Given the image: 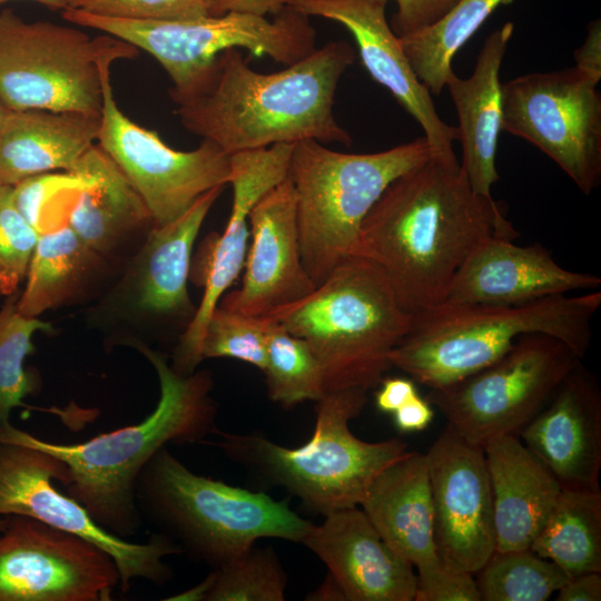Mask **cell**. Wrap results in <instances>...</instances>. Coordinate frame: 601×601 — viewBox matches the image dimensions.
Here are the masks:
<instances>
[{"label": "cell", "instance_id": "obj_25", "mask_svg": "<svg viewBox=\"0 0 601 601\" xmlns=\"http://www.w3.org/2000/svg\"><path fill=\"white\" fill-rule=\"evenodd\" d=\"M514 24L505 22L484 41L473 73L465 79L452 73L445 87L459 116L462 149L460 167L472 189L492 198V186L500 179L495 156L502 121L500 69Z\"/></svg>", "mask_w": 601, "mask_h": 601}, {"label": "cell", "instance_id": "obj_11", "mask_svg": "<svg viewBox=\"0 0 601 601\" xmlns=\"http://www.w3.org/2000/svg\"><path fill=\"white\" fill-rule=\"evenodd\" d=\"M138 49L109 35L90 37L51 21L0 11V99L8 110L46 109L100 116V59Z\"/></svg>", "mask_w": 601, "mask_h": 601}, {"label": "cell", "instance_id": "obj_50", "mask_svg": "<svg viewBox=\"0 0 601 601\" xmlns=\"http://www.w3.org/2000/svg\"><path fill=\"white\" fill-rule=\"evenodd\" d=\"M9 111L10 110L7 109V107L3 105V102L0 99V130L3 126V122Z\"/></svg>", "mask_w": 601, "mask_h": 601}, {"label": "cell", "instance_id": "obj_42", "mask_svg": "<svg viewBox=\"0 0 601 601\" xmlns=\"http://www.w3.org/2000/svg\"><path fill=\"white\" fill-rule=\"evenodd\" d=\"M377 386L380 387L375 393V405L382 413L393 414L418 394L411 377H383Z\"/></svg>", "mask_w": 601, "mask_h": 601}, {"label": "cell", "instance_id": "obj_26", "mask_svg": "<svg viewBox=\"0 0 601 601\" xmlns=\"http://www.w3.org/2000/svg\"><path fill=\"white\" fill-rule=\"evenodd\" d=\"M490 475L495 550L530 549L562 485L518 435L483 445Z\"/></svg>", "mask_w": 601, "mask_h": 601}, {"label": "cell", "instance_id": "obj_15", "mask_svg": "<svg viewBox=\"0 0 601 601\" xmlns=\"http://www.w3.org/2000/svg\"><path fill=\"white\" fill-rule=\"evenodd\" d=\"M65 476L66 465L57 456L28 445L0 443V516H29L98 545L115 560L122 593L138 579L156 585L171 579L165 559L181 554L173 540L157 532L135 543L105 530L79 502L55 486Z\"/></svg>", "mask_w": 601, "mask_h": 601}, {"label": "cell", "instance_id": "obj_21", "mask_svg": "<svg viewBox=\"0 0 601 601\" xmlns=\"http://www.w3.org/2000/svg\"><path fill=\"white\" fill-rule=\"evenodd\" d=\"M562 487H599L601 390L579 362L518 434Z\"/></svg>", "mask_w": 601, "mask_h": 601}, {"label": "cell", "instance_id": "obj_12", "mask_svg": "<svg viewBox=\"0 0 601 601\" xmlns=\"http://www.w3.org/2000/svg\"><path fill=\"white\" fill-rule=\"evenodd\" d=\"M579 362L562 341L530 333L486 367L430 390L426 400L461 436L483 446L496 436L518 435Z\"/></svg>", "mask_w": 601, "mask_h": 601}, {"label": "cell", "instance_id": "obj_30", "mask_svg": "<svg viewBox=\"0 0 601 601\" xmlns=\"http://www.w3.org/2000/svg\"><path fill=\"white\" fill-rule=\"evenodd\" d=\"M530 550L569 578L601 572L600 487H562Z\"/></svg>", "mask_w": 601, "mask_h": 601}, {"label": "cell", "instance_id": "obj_19", "mask_svg": "<svg viewBox=\"0 0 601 601\" xmlns=\"http://www.w3.org/2000/svg\"><path fill=\"white\" fill-rule=\"evenodd\" d=\"M248 224L250 240L240 287L223 296L217 306L268 317L317 287L302 260L296 195L289 176L252 208Z\"/></svg>", "mask_w": 601, "mask_h": 601}, {"label": "cell", "instance_id": "obj_33", "mask_svg": "<svg viewBox=\"0 0 601 601\" xmlns=\"http://www.w3.org/2000/svg\"><path fill=\"white\" fill-rule=\"evenodd\" d=\"M266 377L269 398L286 408L325 394L323 371L308 344L269 317Z\"/></svg>", "mask_w": 601, "mask_h": 601}, {"label": "cell", "instance_id": "obj_7", "mask_svg": "<svg viewBox=\"0 0 601 601\" xmlns=\"http://www.w3.org/2000/svg\"><path fill=\"white\" fill-rule=\"evenodd\" d=\"M268 317L308 344L321 364L325 393L377 387L393 368L390 355L413 318L382 270L357 255L335 267L307 297Z\"/></svg>", "mask_w": 601, "mask_h": 601}, {"label": "cell", "instance_id": "obj_13", "mask_svg": "<svg viewBox=\"0 0 601 601\" xmlns=\"http://www.w3.org/2000/svg\"><path fill=\"white\" fill-rule=\"evenodd\" d=\"M599 81L574 66L502 85L501 129L539 148L587 196L601 181Z\"/></svg>", "mask_w": 601, "mask_h": 601}, {"label": "cell", "instance_id": "obj_34", "mask_svg": "<svg viewBox=\"0 0 601 601\" xmlns=\"http://www.w3.org/2000/svg\"><path fill=\"white\" fill-rule=\"evenodd\" d=\"M19 294L6 297L0 308V424L10 421L13 408L27 406L23 400L38 391L39 382L24 368V361L35 349L33 334L53 331L50 323L20 314Z\"/></svg>", "mask_w": 601, "mask_h": 601}, {"label": "cell", "instance_id": "obj_24", "mask_svg": "<svg viewBox=\"0 0 601 601\" xmlns=\"http://www.w3.org/2000/svg\"><path fill=\"white\" fill-rule=\"evenodd\" d=\"M69 173L83 188L66 223L89 247L122 268L155 226L146 204L98 144Z\"/></svg>", "mask_w": 601, "mask_h": 601}, {"label": "cell", "instance_id": "obj_40", "mask_svg": "<svg viewBox=\"0 0 601 601\" xmlns=\"http://www.w3.org/2000/svg\"><path fill=\"white\" fill-rule=\"evenodd\" d=\"M83 188V183L70 173H45L28 177L12 186L13 203L21 216L41 234L46 230V211L58 194Z\"/></svg>", "mask_w": 601, "mask_h": 601}, {"label": "cell", "instance_id": "obj_8", "mask_svg": "<svg viewBox=\"0 0 601 601\" xmlns=\"http://www.w3.org/2000/svg\"><path fill=\"white\" fill-rule=\"evenodd\" d=\"M433 157L426 138L371 154L294 145L288 176L296 195L303 264L316 285L355 255L361 226L390 184Z\"/></svg>", "mask_w": 601, "mask_h": 601}, {"label": "cell", "instance_id": "obj_22", "mask_svg": "<svg viewBox=\"0 0 601 601\" xmlns=\"http://www.w3.org/2000/svg\"><path fill=\"white\" fill-rule=\"evenodd\" d=\"M327 566L345 601H414L416 573L358 506L313 524L302 543Z\"/></svg>", "mask_w": 601, "mask_h": 601}, {"label": "cell", "instance_id": "obj_35", "mask_svg": "<svg viewBox=\"0 0 601 601\" xmlns=\"http://www.w3.org/2000/svg\"><path fill=\"white\" fill-rule=\"evenodd\" d=\"M205 601H284L287 578L272 548L252 546L229 563L210 571Z\"/></svg>", "mask_w": 601, "mask_h": 601}, {"label": "cell", "instance_id": "obj_14", "mask_svg": "<svg viewBox=\"0 0 601 601\" xmlns=\"http://www.w3.org/2000/svg\"><path fill=\"white\" fill-rule=\"evenodd\" d=\"M127 52L100 59L102 107L98 146L116 164L146 204L155 226L180 217L208 190L229 181L230 155L209 140L189 151L166 145L158 132L128 118L118 107L110 67Z\"/></svg>", "mask_w": 601, "mask_h": 601}, {"label": "cell", "instance_id": "obj_28", "mask_svg": "<svg viewBox=\"0 0 601 601\" xmlns=\"http://www.w3.org/2000/svg\"><path fill=\"white\" fill-rule=\"evenodd\" d=\"M359 506L391 549L416 570L439 556L424 453L408 451L385 467Z\"/></svg>", "mask_w": 601, "mask_h": 601}, {"label": "cell", "instance_id": "obj_20", "mask_svg": "<svg viewBox=\"0 0 601 601\" xmlns=\"http://www.w3.org/2000/svg\"><path fill=\"white\" fill-rule=\"evenodd\" d=\"M285 4L307 17H321L344 26L354 37L359 58L371 77L385 87L422 127L433 157L459 164L453 141L457 127L437 114L430 90L416 77L390 26L385 2L380 0H285Z\"/></svg>", "mask_w": 601, "mask_h": 601}, {"label": "cell", "instance_id": "obj_44", "mask_svg": "<svg viewBox=\"0 0 601 601\" xmlns=\"http://www.w3.org/2000/svg\"><path fill=\"white\" fill-rule=\"evenodd\" d=\"M555 593L556 601H600L601 572L570 577Z\"/></svg>", "mask_w": 601, "mask_h": 601}, {"label": "cell", "instance_id": "obj_4", "mask_svg": "<svg viewBox=\"0 0 601 601\" xmlns=\"http://www.w3.org/2000/svg\"><path fill=\"white\" fill-rule=\"evenodd\" d=\"M601 293L556 295L518 305L441 302L413 316L390 355L392 366L430 390L455 383L503 356L525 334L565 343L581 359Z\"/></svg>", "mask_w": 601, "mask_h": 601}, {"label": "cell", "instance_id": "obj_43", "mask_svg": "<svg viewBox=\"0 0 601 601\" xmlns=\"http://www.w3.org/2000/svg\"><path fill=\"white\" fill-rule=\"evenodd\" d=\"M434 417L431 403L417 394L393 413L394 424L401 433L420 432L430 425Z\"/></svg>", "mask_w": 601, "mask_h": 601}, {"label": "cell", "instance_id": "obj_41", "mask_svg": "<svg viewBox=\"0 0 601 601\" xmlns=\"http://www.w3.org/2000/svg\"><path fill=\"white\" fill-rule=\"evenodd\" d=\"M387 3L391 0H380ZM397 6L392 29L398 37L422 30L443 17L459 0H392Z\"/></svg>", "mask_w": 601, "mask_h": 601}, {"label": "cell", "instance_id": "obj_18", "mask_svg": "<svg viewBox=\"0 0 601 601\" xmlns=\"http://www.w3.org/2000/svg\"><path fill=\"white\" fill-rule=\"evenodd\" d=\"M424 454L437 553L475 574L495 550L493 497L483 446L446 424Z\"/></svg>", "mask_w": 601, "mask_h": 601}, {"label": "cell", "instance_id": "obj_31", "mask_svg": "<svg viewBox=\"0 0 601 601\" xmlns=\"http://www.w3.org/2000/svg\"><path fill=\"white\" fill-rule=\"evenodd\" d=\"M511 0H459L433 24L400 37L403 50L420 81L440 95L454 73L456 52L501 4Z\"/></svg>", "mask_w": 601, "mask_h": 601}, {"label": "cell", "instance_id": "obj_3", "mask_svg": "<svg viewBox=\"0 0 601 601\" xmlns=\"http://www.w3.org/2000/svg\"><path fill=\"white\" fill-rule=\"evenodd\" d=\"M155 368L160 397L140 423L102 433L77 444L51 443L13 426L0 424V443L41 449L66 465L61 484L105 530L127 539L141 524L135 487L141 470L169 443H200L217 432V406L211 373H176L166 353L138 351Z\"/></svg>", "mask_w": 601, "mask_h": 601}, {"label": "cell", "instance_id": "obj_45", "mask_svg": "<svg viewBox=\"0 0 601 601\" xmlns=\"http://www.w3.org/2000/svg\"><path fill=\"white\" fill-rule=\"evenodd\" d=\"M575 66L601 79V23L594 20L588 26L584 42L574 51Z\"/></svg>", "mask_w": 601, "mask_h": 601}, {"label": "cell", "instance_id": "obj_17", "mask_svg": "<svg viewBox=\"0 0 601 601\" xmlns=\"http://www.w3.org/2000/svg\"><path fill=\"white\" fill-rule=\"evenodd\" d=\"M294 145L275 144L230 155L231 211L224 231L207 236L195 260L191 258L189 278L204 287V295L194 319L171 352L170 366L176 373L189 375L203 362L200 344L206 324L244 268L250 240L249 213L288 176Z\"/></svg>", "mask_w": 601, "mask_h": 601}, {"label": "cell", "instance_id": "obj_38", "mask_svg": "<svg viewBox=\"0 0 601 601\" xmlns=\"http://www.w3.org/2000/svg\"><path fill=\"white\" fill-rule=\"evenodd\" d=\"M216 0H68V8L134 20L193 19L211 14Z\"/></svg>", "mask_w": 601, "mask_h": 601}, {"label": "cell", "instance_id": "obj_37", "mask_svg": "<svg viewBox=\"0 0 601 601\" xmlns=\"http://www.w3.org/2000/svg\"><path fill=\"white\" fill-rule=\"evenodd\" d=\"M38 236V231L18 211L12 186L0 184V298L19 292Z\"/></svg>", "mask_w": 601, "mask_h": 601}, {"label": "cell", "instance_id": "obj_9", "mask_svg": "<svg viewBox=\"0 0 601 601\" xmlns=\"http://www.w3.org/2000/svg\"><path fill=\"white\" fill-rule=\"evenodd\" d=\"M224 187L201 195L171 223L154 226L110 287L87 307L85 323L107 352L176 347L197 311L187 287L194 244Z\"/></svg>", "mask_w": 601, "mask_h": 601}, {"label": "cell", "instance_id": "obj_48", "mask_svg": "<svg viewBox=\"0 0 601 601\" xmlns=\"http://www.w3.org/2000/svg\"><path fill=\"white\" fill-rule=\"evenodd\" d=\"M307 600L345 601L339 588L329 574L327 575L323 584L316 591L308 595Z\"/></svg>", "mask_w": 601, "mask_h": 601}, {"label": "cell", "instance_id": "obj_1", "mask_svg": "<svg viewBox=\"0 0 601 601\" xmlns=\"http://www.w3.org/2000/svg\"><path fill=\"white\" fill-rule=\"evenodd\" d=\"M518 236L460 164L431 157L384 190L366 215L355 255L375 264L412 316L444 300L459 268L491 236Z\"/></svg>", "mask_w": 601, "mask_h": 601}, {"label": "cell", "instance_id": "obj_10", "mask_svg": "<svg viewBox=\"0 0 601 601\" xmlns=\"http://www.w3.org/2000/svg\"><path fill=\"white\" fill-rule=\"evenodd\" d=\"M62 18L101 31L151 55L169 76L170 98L191 91L215 59L230 48L289 66L313 52L316 31L309 17L285 7L273 19L229 11L193 19L134 20L67 8Z\"/></svg>", "mask_w": 601, "mask_h": 601}, {"label": "cell", "instance_id": "obj_49", "mask_svg": "<svg viewBox=\"0 0 601 601\" xmlns=\"http://www.w3.org/2000/svg\"><path fill=\"white\" fill-rule=\"evenodd\" d=\"M11 0H0V6ZM42 4L51 10H60L61 12L68 8V0H28Z\"/></svg>", "mask_w": 601, "mask_h": 601}, {"label": "cell", "instance_id": "obj_23", "mask_svg": "<svg viewBox=\"0 0 601 601\" xmlns=\"http://www.w3.org/2000/svg\"><path fill=\"white\" fill-rule=\"evenodd\" d=\"M600 286V277L563 268L540 244L520 246L494 235L459 268L443 302L518 305Z\"/></svg>", "mask_w": 601, "mask_h": 601}, {"label": "cell", "instance_id": "obj_5", "mask_svg": "<svg viewBox=\"0 0 601 601\" xmlns=\"http://www.w3.org/2000/svg\"><path fill=\"white\" fill-rule=\"evenodd\" d=\"M141 518L191 559L218 569L264 538L303 543L314 523L287 501L190 471L167 446L141 470L135 487Z\"/></svg>", "mask_w": 601, "mask_h": 601}, {"label": "cell", "instance_id": "obj_2", "mask_svg": "<svg viewBox=\"0 0 601 601\" xmlns=\"http://www.w3.org/2000/svg\"><path fill=\"white\" fill-rule=\"evenodd\" d=\"M355 59L348 42L329 41L283 70L260 73L230 48L191 91L174 99L175 114L188 131L228 155L303 140L349 146L352 137L333 106L338 81Z\"/></svg>", "mask_w": 601, "mask_h": 601}, {"label": "cell", "instance_id": "obj_46", "mask_svg": "<svg viewBox=\"0 0 601 601\" xmlns=\"http://www.w3.org/2000/svg\"><path fill=\"white\" fill-rule=\"evenodd\" d=\"M285 7V0H216L211 14L238 11L266 17L279 13Z\"/></svg>", "mask_w": 601, "mask_h": 601}, {"label": "cell", "instance_id": "obj_6", "mask_svg": "<svg viewBox=\"0 0 601 601\" xmlns=\"http://www.w3.org/2000/svg\"><path fill=\"white\" fill-rule=\"evenodd\" d=\"M366 403L367 392L359 388L325 393L316 402L311 439L297 447L219 430L214 444L263 485L282 486L311 511L326 515L359 506L374 479L408 452L401 439L366 442L351 432L349 422Z\"/></svg>", "mask_w": 601, "mask_h": 601}, {"label": "cell", "instance_id": "obj_32", "mask_svg": "<svg viewBox=\"0 0 601 601\" xmlns=\"http://www.w3.org/2000/svg\"><path fill=\"white\" fill-rule=\"evenodd\" d=\"M476 574L481 601H545L569 579L530 549L494 550Z\"/></svg>", "mask_w": 601, "mask_h": 601}, {"label": "cell", "instance_id": "obj_36", "mask_svg": "<svg viewBox=\"0 0 601 601\" xmlns=\"http://www.w3.org/2000/svg\"><path fill=\"white\" fill-rule=\"evenodd\" d=\"M268 327V317L243 315L216 306L204 331L200 358H236L263 371Z\"/></svg>", "mask_w": 601, "mask_h": 601}, {"label": "cell", "instance_id": "obj_39", "mask_svg": "<svg viewBox=\"0 0 601 601\" xmlns=\"http://www.w3.org/2000/svg\"><path fill=\"white\" fill-rule=\"evenodd\" d=\"M416 571L414 601H481L473 573L441 554Z\"/></svg>", "mask_w": 601, "mask_h": 601}, {"label": "cell", "instance_id": "obj_27", "mask_svg": "<svg viewBox=\"0 0 601 601\" xmlns=\"http://www.w3.org/2000/svg\"><path fill=\"white\" fill-rule=\"evenodd\" d=\"M121 267L89 247L67 224L38 236L24 288L17 306L27 317L61 307L92 304L114 283Z\"/></svg>", "mask_w": 601, "mask_h": 601}, {"label": "cell", "instance_id": "obj_47", "mask_svg": "<svg viewBox=\"0 0 601 601\" xmlns=\"http://www.w3.org/2000/svg\"><path fill=\"white\" fill-rule=\"evenodd\" d=\"M213 581L211 572L208 573V575L200 581L198 584L194 585L190 589H187L186 591H183L178 594H175L170 598H167L166 600L171 601H205L206 595L210 589Z\"/></svg>", "mask_w": 601, "mask_h": 601}, {"label": "cell", "instance_id": "obj_29", "mask_svg": "<svg viewBox=\"0 0 601 601\" xmlns=\"http://www.w3.org/2000/svg\"><path fill=\"white\" fill-rule=\"evenodd\" d=\"M100 116L77 111H9L0 130V184L45 173H69L95 145Z\"/></svg>", "mask_w": 601, "mask_h": 601}, {"label": "cell", "instance_id": "obj_16", "mask_svg": "<svg viewBox=\"0 0 601 601\" xmlns=\"http://www.w3.org/2000/svg\"><path fill=\"white\" fill-rule=\"evenodd\" d=\"M116 587L117 564L98 545L29 516H8L0 601H108Z\"/></svg>", "mask_w": 601, "mask_h": 601}, {"label": "cell", "instance_id": "obj_51", "mask_svg": "<svg viewBox=\"0 0 601 601\" xmlns=\"http://www.w3.org/2000/svg\"><path fill=\"white\" fill-rule=\"evenodd\" d=\"M8 523V516H0V531H2Z\"/></svg>", "mask_w": 601, "mask_h": 601}]
</instances>
